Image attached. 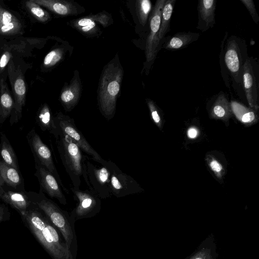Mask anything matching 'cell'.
<instances>
[{
  "instance_id": "obj_1",
  "label": "cell",
  "mask_w": 259,
  "mask_h": 259,
  "mask_svg": "<svg viewBox=\"0 0 259 259\" xmlns=\"http://www.w3.org/2000/svg\"><path fill=\"white\" fill-rule=\"evenodd\" d=\"M220 48L219 63L224 82L229 90L232 88L237 95H242L243 67L248 57L246 40L237 35L228 36L226 32Z\"/></svg>"
},
{
  "instance_id": "obj_2",
  "label": "cell",
  "mask_w": 259,
  "mask_h": 259,
  "mask_svg": "<svg viewBox=\"0 0 259 259\" xmlns=\"http://www.w3.org/2000/svg\"><path fill=\"white\" fill-rule=\"evenodd\" d=\"M20 215L25 225L54 259H73L69 249L63 244L57 230L41 210L35 205Z\"/></svg>"
},
{
  "instance_id": "obj_3",
  "label": "cell",
  "mask_w": 259,
  "mask_h": 259,
  "mask_svg": "<svg viewBox=\"0 0 259 259\" xmlns=\"http://www.w3.org/2000/svg\"><path fill=\"white\" fill-rule=\"evenodd\" d=\"M124 71L118 54L103 68L98 88V105L102 115L108 120L116 112Z\"/></svg>"
},
{
  "instance_id": "obj_4",
  "label": "cell",
  "mask_w": 259,
  "mask_h": 259,
  "mask_svg": "<svg viewBox=\"0 0 259 259\" xmlns=\"http://www.w3.org/2000/svg\"><path fill=\"white\" fill-rule=\"evenodd\" d=\"M55 139L61 160L72 186L79 188L80 178L82 176L83 159L81 150L68 136L59 130L58 136Z\"/></svg>"
},
{
  "instance_id": "obj_5",
  "label": "cell",
  "mask_w": 259,
  "mask_h": 259,
  "mask_svg": "<svg viewBox=\"0 0 259 259\" xmlns=\"http://www.w3.org/2000/svg\"><path fill=\"white\" fill-rule=\"evenodd\" d=\"M27 193L32 203L59 229L66 242V245L69 249L73 235L65 213L56 203L47 198L42 191H39L38 193L27 192Z\"/></svg>"
},
{
  "instance_id": "obj_6",
  "label": "cell",
  "mask_w": 259,
  "mask_h": 259,
  "mask_svg": "<svg viewBox=\"0 0 259 259\" xmlns=\"http://www.w3.org/2000/svg\"><path fill=\"white\" fill-rule=\"evenodd\" d=\"M111 161L108 160L106 164L98 166L93 163L88 157L83 155V178L89 189L100 198L106 199L112 195L109 188Z\"/></svg>"
},
{
  "instance_id": "obj_7",
  "label": "cell",
  "mask_w": 259,
  "mask_h": 259,
  "mask_svg": "<svg viewBox=\"0 0 259 259\" xmlns=\"http://www.w3.org/2000/svg\"><path fill=\"white\" fill-rule=\"evenodd\" d=\"M166 0H157L153 7L149 18V27L146 37L145 49L146 61L143 70L148 75L156 58L158 52L161 49L159 39L161 13Z\"/></svg>"
},
{
  "instance_id": "obj_8",
  "label": "cell",
  "mask_w": 259,
  "mask_h": 259,
  "mask_svg": "<svg viewBox=\"0 0 259 259\" xmlns=\"http://www.w3.org/2000/svg\"><path fill=\"white\" fill-rule=\"evenodd\" d=\"M55 123L58 130L68 136L81 149L95 162L103 165L107 163L92 147L76 126L74 120L69 116L59 112L54 117Z\"/></svg>"
},
{
  "instance_id": "obj_9",
  "label": "cell",
  "mask_w": 259,
  "mask_h": 259,
  "mask_svg": "<svg viewBox=\"0 0 259 259\" xmlns=\"http://www.w3.org/2000/svg\"><path fill=\"white\" fill-rule=\"evenodd\" d=\"M26 137L34 160L46 168L55 177L63 190L68 193L55 165L50 149L42 141L35 129L32 128L27 134Z\"/></svg>"
},
{
  "instance_id": "obj_10",
  "label": "cell",
  "mask_w": 259,
  "mask_h": 259,
  "mask_svg": "<svg viewBox=\"0 0 259 259\" xmlns=\"http://www.w3.org/2000/svg\"><path fill=\"white\" fill-rule=\"evenodd\" d=\"M242 88L249 105L258 108L259 94V61L248 56L243 67Z\"/></svg>"
},
{
  "instance_id": "obj_11",
  "label": "cell",
  "mask_w": 259,
  "mask_h": 259,
  "mask_svg": "<svg viewBox=\"0 0 259 259\" xmlns=\"http://www.w3.org/2000/svg\"><path fill=\"white\" fill-rule=\"evenodd\" d=\"M109 188L111 195L116 197L134 194L141 190L133 178L122 172L112 161H111Z\"/></svg>"
},
{
  "instance_id": "obj_12",
  "label": "cell",
  "mask_w": 259,
  "mask_h": 259,
  "mask_svg": "<svg viewBox=\"0 0 259 259\" xmlns=\"http://www.w3.org/2000/svg\"><path fill=\"white\" fill-rule=\"evenodd\" d=\"M35 161V175L40 185V190L50 197L57 199L63 205L67 204L66 198L55 177L37 161Z\"/></svg>"
},
{
  "instance_id": "obj_13",
  "label": "cell",
  "mask_w": 259,
  "mask_h": 259,
  "mask_svg": "<svg viewBox=\"0 0 259 259\" xmlns=\"http://www.w3.org/2000/svg\"><path fill=\"white\" fill-rule=\"evenodd\" d=\"M74 198L77 201V205L73 213L77 218L85 217L97 212L100 208V198L89 189L80 190L71 187Z\"/></svg>"
},
{
  "instance_id": "obj_14",
  "label": "cell",
  "mask_w": 259,
  "mask_h": 259,
  "mask_svg": "<svg viewBox=\"0 0 259 259\" xmlns=\"http://www.w3.org/2000/svg\"><path fill=\"white\" fill-rule=\"evenodd\" d=\"M108 17L104 12L90 15L84 17L71 20L70 25L87 37H99L102 31L97 25L99 23L103 26L106 25Z\"/></svg>"
},
{
  "instance_id": "obj_15",
  "label": "cell",
  "mask_w": 259,
  "mask_h": 259,
  "mask_svg": "<svg viewBox=\"0 0 259 259\" xmlns=\"http://www.w3.org/2000/svg\"><path fill=\"white\" fill-rule=\"evenodd\" d=\"M81 89L79 73L76 70L69 83L65 84L62 88L60 96V102L66 111H71L76 106L80 97Z\"/></svg>"
},
{
  "instance_id": "obj_16",
  "label": "cell",
  "mask_w": 259,
  "mask_h": 259,
  "mask_svg": "<svg viewBox=\"0 0 259 259\" xmlns=\"http://www.w3.org/2000/svg\"><path fill=\"white\" fill-rule=\"evenodd\" d=\"M54 14L61 17L76 16L83 13L85 9L78 3L67 0H32Z\"/></svg>"
},
{
  "instance_id": "obj_17",
  "label": "cell",
  "mask_w": 259,
  "mask_h": 259,
  "mask_svg": "<svg viewBox=\"0 0 259 259\" xmlns=\"http://www.w3.org/2000/svg\"><path fill=\"white\" fill-rule=\"evenodd\" d=\"M0 199L20 214L35 206L26 191H14L0 186Z\"/></svg>"
},
{
  "instance_id": "obj_18",
  "label": "cell",
  "mask_w": 259,
  "mask_h": 259,
  "mask_svg": "<svg viewBox=\"0 0 259 259\" xmlns=\"http://www.w3.org/2000/svg\"><path fill=\"white\" fill-rule=\"evenodd\" d=\"M216 0H200L197 4L198 23L196 28L202 32L212 28L215 24Z\"/></svg>"
},
{
  "instance_id": "obj_19",
  "label": "cell",
  "mask_w": 259,
  "mask_h": 259,
  "mask_svg": "<svg viewBox=\"0 0 259 259\" xmlns=\"http://www.w3.org/2000/svg\"><path fill=\"white\" fill-rule=\"evenodd\" d=\"M200 37L197 32L184 31L177 32L172 36H165L161 49L176 51L184 49Z\"/></svg>"
},
{
  "instance_id": "obj_20",
  "label": "cell",
  "mask_w": 259,
  "mask_h": 259,
  "mask_svg": "<svg viewBox=\"0 0 259 259\" xmlns=\"http://www.w3.org/2000/svg\"><path fill=\"white\" fill-rule=\"evenodd\" d=\"M219 256L215 237L211 233L201 242L195 250L187 258L188 259H219Z\"/></svg>"
},
{
  "instance_id": "obj_21",
  "label": "cell",
  "mask_w": 259,
  "mask_h": 259,
  "mask_svg": "<svg viewBox=\"0 0 259 259\" xmlns=\"http://www.w3.org/2000/svg\"><path fill=\"white\" fill-rule=\"evenodd\" d=\"M0 175L8 186L24 192V182L20 171L0 160Z\"/></svg>"
},
{
  "instance_id": "obj_22",
  "label": "cell",
  "mask_w": 259,
  "mask_h": 259,
  "mask_svg": "<svg viewBox=\"0 0 259 259\" xmlns=\"http://www.w3.org/2000/svg\"><path fill=\"white\" fill-rule=\"evenodd\" d=\"M36 122L43 131H48L56 138L58 130L55 123L54 117L52 116L50 108L45 104L41 107L36 117Z\"/></svg>"
},
{
  "instance_id": "obj_23",
  "label": "cell",
  "mask_w": 259,
  "mask_h": 259,
  "mask_svg": "<svg viewBox=\"0 0 259 259\" xmlns=\"http://www.w3.org/2000/svg\"><path fill=\"white\" fill-rule=\"evenodd\" d=\"M176 0H166L162 9L159 39L162 45L166 34L170 31V24Z\"/></svg>"
},
{
  "instance_id": "obj_24",
  "label": "cell",
  "mask_w": 259,
  "mask_h": 259,
  "mask_svg": "<svg viewBox=\"0 0 259 259\" xmlns=\"http://www.w3.org/2000/svg\"><path fill=\"white\" fill-rule=\"evenodd\" d=\"M0 156L3 161L20 171L16 155L5 134L1 136Z\"/></svg>"
},
{
  "instance_id": "obj_25",
  "label": "cell",
  "mask_w": 259,
  "mask_h": 259,
  "mask_svg": "<svg viewBox=\"0 0 259 259\" xmlns=\"http://www.w3.org/2000/svg\"><path fill=\"white\" fill-rule=\"evenodd\" d=\"M153 7L150 0L136 1V13L139 24L146 31H148L149 18Z\"/></svg>"
},
{
  "instance_id": "obj_26",
  "label": "cell",
  "mask_w": 259,
  "mask_h": 259,
  "mask_svg": "<svg viewBox=\"0 0 259 259\" xmlns=\"http://www.w3.org/2000/svg\"><path fill=\"white\" fill-rule=\"evenodd\" d=\"M66 49L60 47L49 52L45 56L43 65L47 68H52L62 61L65 57Z\"/></svg>"
},
{
  "instance_id": "obj_27",
  "label": "cell",
  "mask_w": 259,
  "mask_h": 259,
  "mask_svg": "<svg viewBox=\"0 0 259 259\" xmlns=\"http://www.w3.org/2000/svg\"><path fill=\"white\" fill-rule=\"evenodd\" d=\"M1 83L0 114L4 117H8L13 107V101L9 93L6 90L4 83Z\"/></svg>"
},
{
  "instance_id": "obj_28",
  "label": "cell",
  "mask_w": 259,
  "mask_h": 259,
  "mask_svg": "<svg viewBox=\"0 0 259 259\" xmlns=\"http://www.w3.org/2000/svg\"><path fill=\"white\" fill-rule=\"evenodd\" d=\"M26 6L37 20L45 22L50 20L51 17L49 13L32 0L26 2Z\"/></svg>"
},
{
  "instance_id": "obj_29",
  "label": "cell",
  "mask_w": 259,
  "mask_h": 259,
  "mask_svg": "<svg viewBox=\"0 0 259 259\" xmlns=\"http://www.w3.org/2000/svg\"><path fill=\"white\" fill-rule=\"evenodd\" d=\"M231 107L234 113L238 112L243 113V114H242L239 116L241 117V120L243 122H250L255 118V114L253 112L248 111L244 113L246 108L236 101H231Z\"/></svg>"
},
{
  "instance_id": "obj_30",
  "label": "cell",
  "mask_w": 259,
  "mask_h": 259,
  "mask_svg": "<svg viewBox=\"0 0 259 259\" xmlns=\"http://www.w3.org/2000/svg\"><path fill=\"white\" fill-rule=\"evenodd\" d=\"M240 1L249 12L253 22L257 24L259 22V16L257 13L254 2L252 0H240Z\"/></svg>"
},
{
  "instance_id": "obj_31",
  "label": "cell",
  "mask_w": 259,
  "mask_h": 259,
  "mask_svg": "<svg viewBox=\"0 0 259 259\" xmlns=\"http://www.w3.org/2000/svg\"><path fill=\"white\" fill-rule=\"evenodd\" d=\"M20 26V24L16 20L8 24L0 26V32L4 34L12 33L16 32Z\"/></svg>"
},
{
  "instance_id": "obj_32",
  "label": "cell",
  "mask_w": 259,
  "mask_h": 259,
  "mask_svg": "<svg viewBox=\"0 0 259 259\" xmlns=\"http://www.w3.org/2000/svg\"><path fill=\"white\" fill-rule=\"evenodd\" d=\"M15 20H16L11 13L0 9V26L8 24Z\"/></svg>"
},
{
  "instance_id": "obj_33",
  "label": "cell",
  "mask_w": 259,
  "mask_h": 259,
  "mask_svg": "<svg viewBox=\"0 0 259 259\" xmlns=\"http://www.w3.org/2000/svg\"><path fill=\"white\" fill-rule=\"evenodd\" d=\"M10 216V213L8 207L3 203H0V224L8 220Z\"/></svg>"
},
{
  "instance_id": "obj_34",
  "label": "cell",
  "mask_w": 259,
  "mask_h": 259,
  "mask_svg": "<svg viewBox=\"0 0 259 259\" xmlns=\"http://www.w3.org/2000/svg\"><path fill=\"white\" fill-rule=\"evenodd\" d=\"M11 58V54L8 51H6L2 54L0 58V71L5 69Z\"/></svg>"
},
{
  "instance_id": "obj_35",
  "label": "cell",
  "mask_w": 259,
  "mask_h": 259,
  "mask_svg": "<svg viewBox=\"0 0 259 259\" xmlns=\"http://www.w3.org/2000/svg\"><path fill=\"white\" fill-rule=\"evenodd\" d=\"M211 169L216 172H219L222 169V166L216 160H212L210 163Z\"/></svg>"
},
{
  "instance_id": "obj_36",
  "label": "cell",
  "mask_w": 259,
  "mask_h": 259,
  "mask_svg": "<svg viewBox=\"0 0 259 259\" xmlns=\"http://www.w3.org/2000/svg\"><path fill=\"white\" fill-rule=\"evenodd\" d=\"M187 134L189 138H194L197 135V132L195 128H191L188 130Z\"/></svg>"
},
{
  "instance_id": "obj_37",
  "label": "cell",
  "mask_w": 259,
  "mask_h": 259,
  "mask_svg": "<svg viewBox=\"0 0 259 259\" xmlns=\"http://www.w3.org/2000/svg\"><path fill=\"white\" fill-rule=\"evenodd\" d=\"M5 183L2 177L0 175V186L3 187L5 185Z\"/></svg>"
},
{
  "instance_id": "obj_38",
  "label": "cell",
  "mask_w": 259,
  "mask_h": 259,
  "mask_svg": "<svg viewBox=\"0 0 259 259\" xmlns=\"http://www.w3.org/2000/svg\"><path fill=\"white\" fill-rule=\"evenodd\" d=\"M185 259H188V258L187 257L186 258H185Z\"/></svg>"
}]
</instances>
